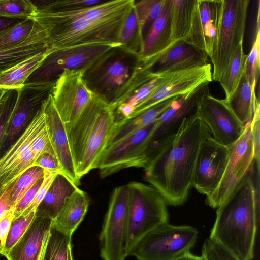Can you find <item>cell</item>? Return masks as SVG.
I'll return each instance as SVG.
<instances>
[{"label":"cell","mask_w":260,"mask_h":260,"mask_svg":"<svg viewBox=\"0 0 260 260\" xmlns=\"http://www.w3.org/2000/svg\"><path fill=\"white\" fill-rule=\"evenodd\" d=\"M134 0L103 1L80 9L59 10L37 6L34 19L45 31L53 51L75 47L106 45L119 48L121 30Z\"/></svg>","instance_id":"cell-1"},{"label":"cell","mask_w":260,"mask_h":260,"mask_svg":"<svg viewBox=\"0 0 260 260\" xmlns=\"http://www.w3.org/2000/svg\"><path fill=\"white\" fill-rule=\"evenodd\" d=\"M211 136L197 112L184 120L176 135L144 168V179L162 194L167 205L179 206L186 201L201 145Z\"/></svg>","instance_id":"cell-2"},{"label":"cell","mask_w":260,"mask_h":260,"mask_svg":"<svg viewBox=\"0 0 260 260\" xmlns=\"http://www.w3.org/2000/svg\"><path fill=\"white\" fill-rule=\"evenodd\" d=\"M259 185L254 183L252 165L229 198L217 208L209 237L241 260H252L254 257L259 221Z\"/></svg>","instance_id":"cell-3"},{"label":"cell","mask_w":260,"mask_h":260,"mask_svg":"<svg viewBox=\"0 0 260 260\" xmlns=\"http://www.w3.org/2000/svg\"><path fill=\"white\" fill-rule=\"evenodd\" d=\"M115 122L111 104L94 92L79 117L73 122L64 124L76 175L80 180L91 170L98 168Z\"/></svg>","instance_id":"cell-4"},{"label":"cell","mask_w":260,"mask_h":260,"mask_svg":"<svg viewBox=\"0 0 260 260\" xmlns=\"http://www.w3.org/2000/svg\"><path fill=\"white\" fill-rule=\"evenodd\" d=\"M209 82L178 95L155 120L146 141L141 168H145L159 151L178 133L184 120L194 115L203 97L209 92Z\"/></svg>","instance_id":"cell-5"},{"label":"cell","mask_w":260,"mask_h":260,"mask_svg":"<svg viewBox=\"0 0 260 260\" xmlns=\"http://www.w3.org/2000/svg\"><path fill=\"white\" fill-rule=\"evenodd\" d=\"M198 235V231L192 226L162 224L143 235L128 256L137 260H176L190 252Z\"/></svg>","instance_id":"cell-6"},{"label":"cell","mask_w":260,"mask_h":260,"mask_svg":"<svg viewBox=\"0 0 260 260\" xmlns=\"http://www.w3.org/2000/svg\"><path fill=\"white\" fill-rule=\"evenodd\" d=\"M129 189L127 249L155 227L168 223L167 204L162 194L151 185L139 182L127 184Z\"/></svg>","instance_id":"cell-7"},{"label":"cell","mask_w":260,"mask_h":260,"mask_svg":"<svg viewBox=\"0 0 260 260\" xmlns=\"http://www.w3.org/2000/svg\"><path fill=\"white\" fill-rule=\"evenodd\" d=\"M249 0H222L216 46L210 58L212 81L219 82L239 44L243 42Z\"/></svg>","instance_id":"cell-8"},{"label":"cell","mask_w":260,"mask_h":260,"mask_svg":"<svg viewBox=\"0 0 260 260\" xmlns=\"http://www.w3.org/2000/svg\"><path fill=\"white\" fill-rule=\"evenodd\" d=\"M128 203L127 184L115 188L100 235V255L103 260H125L128 256Z\"/></svg>","instance_id":"cell-9"},{"label":"cell","mask_w":260,"mask_h":260,"mask_svg":"<svg viewBox=\"0 0 260 260\" xmlns=\"http://www.w3.org/2000/svg\"><path fill=\"white\" fill-rule=\"evenodd\" d=\"M116 47L106 45L75 47L50 53L25 83L56 80L64 70H84L86 72Z\"/></svg>","instance_id":"cell-10"},{"label":"cell","mask_w":260,"mask_h":260,"mask_svg":"<svg viewBox=\"0 0 260 260\" xmlns=\"http://www.w3.org/2000/svg\"><path fill=\"white\" fill-rule=\"evenodd\" d=\"M229 158L222 177L214 191L206 197V204L213 208L220 206L249 171L254 159L250 122L244 126L240 138L228 146Z\"/></svg>","instance_id":"cell-11"},{"label":"cell","mask_w":260,"mask_h":260,"mask_svg":"<svg viewBox=\"0 0 260 260\" xmlns=\"http://www.w3.org/2000/svg\"><path fill=\"white\" fill-rule=\"evenodd\" d=\"M55 82L26 83L18 89L15 106L4 132L0 158L33 120L44 101L51 93Z\"/></svg>","instance_id":"cell-12"},{"label":"cell","mask_w":260,"mask_h":260,"mask_svg":"<svg viewBox=\"0 0 260 260\" xmlns=\"http://www.w3.org/2000/svg\"><path fill=\"white\" fill-rule=\"evenodd\" d=\"M116 48L84 75L90 89L103 96L109 103L128 81L136 65L133 66L129 61L131 54L121 50L122 52L116 53Z\"/></svg>","instance_id":"cell-13"},{"label":"cell","mask_w":260,"mask_h":260,"mask_svg":"<svg viewBox=\"0 0 260 260\" xmlns=\"http://www.w3.org/2000/svg\"><path fill=\"white\" fill-rule=\"evenodd\" d=\"M43 103L25 130L0 158V184L5 190L34 166L36 159L32 152L31 144L46 125Z\"/></svg>","instance_id":"cell-14"},{"label":"cell","mask_w":260,"mask_h":260,"mask_svg":"<svg viewBox=\"0 0 260 260\" xmlns=\"http://www.w3.org/2000/svg\"><path fill=\"white\" fill-rule=\"evenodd\" d=\"M85 72L84 70H64L55 80L51 95L64 124L75 121L93 95L84 79Z\"/></svg>","instance_id":"cell-15"},{"label":"cell","mask_w":260,"mask_h":260,"mask_svg":"<svg viewBox=\"0 0 260 260\" xmlns=\"http://www.w3.org/2000/svg\"><path fill=\"white\" fill-rule=\"evenodd\" d=\"M155 122V121L106 148L97 168L101 178L109 176L126 168H140L144 145L154 127Z\"/></svg>","instance_id":"cell-16"},{"label":"cell","mask_w":260,"mask_h":260,"mask_svg":"<svg viewBox=\"0 0 260 260\" xmlns=\"http://www.w3.org/2000/svg\"><path fill=\"white\" fill-rule=\"evenodd\" d=\"M212 67L206 65L170 72L157 88L138 104L128 118L136 116L167 99L184 94L205 82H211Z\"/></svg>","instance_id":"cell-17"},{"label":"cell","mask_w":260,"mask_h":260,"mask_svg":"<svg viewBox=\"0 0 260 260\" xmlns=\"http://www.w3.org/2000/svg\"><path fill=\"white\" fill-rule=\"evenodd\" d=\"M229 154L228 146L209 136L202 142L194 171L193 187L208 197L217 187L224 173Z\"/></svg>","instance_id":"cell-18"},{"label":"cell","mask_w":260,"mask_h":260,"mask_svg":"<svg viewBox=\"0 0 260 260\" xmlns=\"http://www.w3.org/2000/svg\"><path fill=\"white\" fill-rule=\"evenodd\" d=\"M197 113L209 128L212 138L229 146L242 135L244 126L238 119L225 99L216 98L208 93L201 100Z\"/></svg>","instance_id":"cell-19"},{"label":"cell","mask_w":260,"mask_h":260,"mask_svg":"<svg viewBox=\"0 0 260 260\" xmlns=\"http://www.w3.org/2000/svg\"><path fill=\"white\" fill-rule=\"evenodd\" d=\"M208 56L186 40L174 41L167 48L142 61L137 66L143 71L154 74L173 72L207 64Z\"/></svg>","instance_id":"cell-20"},{"label":"cell","mask_w":260,"mask_h":260,"mask_svg":"<svg viewBox=\"0 0 260 260\" xmlns=\"http://www.w3.org/2000/svg\"><path fill=\"white\" fill-rule=\"evenodd\" d=\"M222 0H196L191 28L186 40L211 58L215 51Z\"/></svg>","instance_id":"cell-21"},{"label":"cell","mask_w":260,"mask_h":260,"mask_svg":"<svg viewBox=\"0 0 260 260\" xmlns=\"http://www.w3.org/2000/svg\"><path fill=\"white\" fill-rule=\"evenodd\" d=\"M43 105L47 128L56 157L63 173L78 186L80 180L76 175L64 124L54 105L51 93Z\"/></svg>","instance_id":"cell-22"},{"label":"cell","mask_w":260,"mask_h":260,"mask_svg":"<svg viewBox=\"0 0 260 260\" xmlns=\"http://www.w3.org/2000/svg\"><path fill=\"white\" fill-rule=\"evenodd\" d=\"M52 222L50 219L35 216L26 232L5 257L7 260H36Z\"/></svg>","instance_id":"cell-23"},{"label":"cell","mask_w":260,"mask_h":260,"mask_svg":"<svg viewBox=\"0 0 260 260\" xmlns=\"http://www.w3.org/2000/svg\"><path fill=\"white\" fill-rule=\"evenodd\" d=\"M173 42L169 19V0H166L161 14L143 40L141 49L136 56L137 60L142 61L156 55Z\"/></svg>","instance_id":"cell-24"},{"label":"cell","mask_w":260,"mask_h":260,"mask_svg":"<svg viewBox=\"0 0 260 260\" xmlns=\"http://www.w3.org/2000/svg\"><path fill=\"white\" fill-rule=\"evenodd\" d=\"M78 188V186L66 175L57 174L37 207L35 216L53 220L59 213L67 199Z\"/></svg>","instance_id":"cell-25"},{"label":"cell","mask_w":260,"mask_h":260,"mask_svg":"<svg viewBox=\"0 0 260 260\" xmlns=\"http://www.w3.org/2000/svg\"><path fill=\"white\" fill-rule=\"evenodd\" d=\"M89 205L87 194L78 188L67 199L51 225L66 235L72 236L83 220Z\"/></svg>","instance_id":"cell-26"},{"label":"cell","mask_w":260,"mask_h":260,"mask_svg":"<svg viewBox=\"0 0 260 260\" xmlns=\"http://www.w3.org/2000/svg\"><path fill=\"white\" fill-rule=\"evenodd\" d=\"M48 48L46 34L39 25L22 43L0 50V73Z\"/></svg>","instance_id":"cell-27"},{"label":"cell","mask_w":260,"mask_h":260,"mask_svg":"<svg viewBox=\"0 0 260 260\" xmlns=\"http://www.w3.org/2000/svg\"><path fill=\"white\" fill-rule=\"evenodd\" d=\"M256 86L250 83L245 70L232 94L225 99L240 122L245 126L252 119L256 102L259 99L255 93Z\"/></svg>","instance_id":"cell-28"},{"label":"cell","mask_w":260,"mask_h":260,"mask_svg":"<svg viewBox=\"0 0 260 260\" xmlns=\"http://www.w3.org/2000/svg\"><path fill=\"white\" fill-rule=\"evenodd\" d=\"M176 96L162 101L136 116L116 121L108 146L154 122Z\"/></svg>","instance_id":"cell-29"},{"label":"cell","mask_w":260,"mask_h":260,"mask_svg":"<svg viewBox=\"0 0 260 260\" xmlns=\"http://www.w3.org/2000/svg\"><path fill=\"white\" fill-rule=\"evenodd\" d=\"M53 51H45L32 56L15 66L0 73V87L8 89H19L27 79L42 63L46 57Z\"/></svg>","instance_id":"cell-30"},{"label":"cell","mask_w":260,"mask_h":260,"mask_svg":"<svg viewBox=\"0 0 260 260\" xmlns=\"http://www.w3.org/2000/svg\"><path fill=\"white\" fill-rule=\"evenodd\" d=\"M196 0H169V19L173 41L185 40L191 28Z\"/></svg>","instance_id":"cell-31"},{"label":"cell","mask_w":260,"mask_h":260,"mask_svg":"<svg viewBox=\"0 0 260 260\" xmlns=\"http://www.w3.org/2000/svg\"><path fill=\"white\" fill-rule=\"evenodd\" d=\"M246 55L243 51V42L235 50L229 66L219 82L223 88L225 99H228L235 91L245 69Z\"/></svg>","instance_id":"cell-32"},{"label":"cell","mask_w":260,"mask_h":260,"mask_svg":"<svg viewBox=\"0 0 260 260\" xmlns=\"http://www.w3.org/2000/svg\"><path fill=\"white\" fill-rule=\"evenodd\" d=\"M71 239L72 236L51 225L44 260H74Z\"/></svg>","instance_id":"cell-33"},{"label":"cell","mask_w":260,"mask_h":260,"mask_svg":"<svg viewBox=\"0 0 260 260\" xmlns=\"http://www.w3.org/2000/svg\"><path fill=\"white\" fill-rule=\"evenodd\" d=\"M32 18L22 20L0 34V50L14 47L26 40L39 26Z\"/></svg>","instance_id":"cell-34"},{"label":"cell","mask_w":260,"mask_h":260,"mask_svg":"<svg viewBox=\"0 0 260 260\" xmlns=\"http://www.w3.org/2000/svg\"><path fill=\"white\" fill-rule=\"evenodd\" d=\"M166 1V0L135 1L134 8L143 40L154 21L161 14Z\"/></svg>","instance_id":"cell-35"},{"label":"cell","mask_w":260,"mask_h":260,"mask_svg":"<svg viewBox=\"0 0 260 260\" xmlns=\"http://www.w3.org/2000/svg\"><path fill=\"white\" fill-rule=\"evenodd\" d=\"M43 169L33 166L22 174L15 181L10 198L11 208L14 210L18 203L39 180L43 178Z\"/></svg>","instance_id":"cell-36"},{"label":"cell","mask_w":260,"mask_h":260,"mask_svg":"<svg viewBox=\"0 0 260 260\" xmlns=\"http://www.w3.org/2000/svg\"><path fill=\"white\" fill-rule=\"evenodd\" d=\"M37 11L35 3L29 0H0V17L19 20L32 18Z\"/></svg>","instance_id":"cell-37"},{"label":"cell","mask_w":260,"mask_h":260,"mask_svg":"<svg viewBox=\"0 0 260 260\" xmlns=\"http://www.w3.org/2000/svg\"><path fill=\"white\" fill-rule=\"evenodd\" d=\"M259 6L258 7L257 27L254 40L249 54L246 55L245 70L252 85L257 86L260 73Z\"/></svg>","instance_id":"cell-38"},{"label":"cell","mask_w":260,"mask_h":260,"mask_svg":"<svg viewBox=\"0 0 260 260\" xmlns=\"http://www.w3.org/2000/svg\"><path fill=\"white\" fill-rule=\"evenodd\" d=\"M35 217V212L14 219L7 235L2 255L5 256L26 232Z\"/></svg>","instance_id":"cell-39"},{"label":"cell","mask_w":260,"mask_h":260,"mask_svg":"<svg viewBox=\"0 0 260 260\" xmlns=\"http://www.w3.org/2000/svg\"><path fill=\"white\" fill-rule=\"evenodd\" d=\"M201 256L203 260H241L217 241L208 238L204 242Z\"/></svg>","instance_id":"cell-40"},{"label":"cell","mask_w":260,"mask_h":260,"mask_svg":"<svg viewBox=\"0 0 260 260\" xmlns=\"http://www.w3.org/2000/svg\"><path fill=\"white\" fill-rule=\"evenodd\" d=\"M17 89H8L0 100V148L7 122L15 106Z\"/></svg>","instance_id":"cell-41"},{"label":"cell","mask_w":260,"mask_h":260,"mask_svg":"<svg viewBox=\"0 0 260 260\" xmlns=\"http://www.w3.org/2000/svg\"><path fill=\"white\" fill-rule=\"evenodd\" d=\"M43 172L44 175L42 183L38 189L34 200L26 209L23 212L21 216L36 212L37 207L43 200L52 181L56 175L58 174L45 169H43Z\"/></svg>","instance_id":"cell-42"},{"label":"cell","mask_w":260,"mask_h":260,"mask_svg":"<svg viewBox=\"0 0 260 260\" xmlns=\"http://www.w3.org/2000/svg\"><path fill=\"white\" fill-rule=\"evenodd\" d=\"M31 150L36 159L44 153H50L55 156L46 125L32 141Z\"/></svg>","instance_id":"cell-43"},{"label":"cell","mask_w":260,"mask_h":260,"mask_svg":"<svg viewBox=\"0 0 260 260\" xmlns=\"http://www.w3.org/2000/svg\"><path fill=\"white\" fill-rule=\"evenodd\" d=\"M259 101L256 102L254 115L250 122L251 132L254 150V161L257 168H260V114Z\"/></svg>","instance_id":"cell-44"},{"label":"cell","mask_w":260,"mask_h":260,"mask_svg":"<svg viewBox=\"0 0 260 260\" xmlns=\"http://www.w3.org/2000/svg\"><path fill=\"white\" fill-rule=\"evenodd\" d=\"M101 0H58L44 4L48 7L59 10H68L92 6L103 2Z\"/></svg>","instance_id":"cell-45"},{"label":"cell","mask_w":260,"mask_h":260,"mask_svg":"<svg viewBox=\"0 0 260 260\" xmlns=\"http://www.w3.org/2000/svg\"><path fill=\"white\" fill-rule=\"evenodd\" d=\"M43 178L38 180L18 203L14 209L13 220L20 217L30 204L42 183Z\"/></svg>","instance_id":"cell-46"},{"label":"cell","mask_w":260,"mask_h":260,"mask_svg":"<svg viewBox=\"0 0 260 260\" xmlns=\"http://www.w3.org/2000/svg\"><path fill=\"white\" fill-rule=\"evenodd\" d=\"M34 166L56 173H63L56 156L50 153H44L40 155L35 161Z\"/></svg>","instance_id":"cell-47"},{"label":"cell","mask_w":260,"mask_h":260,"mask_svg":"<svg viewBox=\"0 0 260 260\" xmlns=\"http://www.w3.org/2000/svg\"><path fill=\"white\" fill-rule=\"evenodd\" d=\"M14 210H11L0 220V245L4 248L7 235L14 219Z\"/></svg>","instance_id":"cell-48"},{"label":"cell","mask_w":260,"mask_h":260,"mask_svg":"<svg viewBox=\"0 0 260 260\" xmlns=\"http://www.w3.org/2000/svg\"><path fill=\"white\" fill-rule=\"evenodd\" d=\"M15 181L5 189L0 198V220L12 210L10 206V198Z\"/></svg>","instance_id":"cell-49"},{"label":"cell","mask_w":260,"mask_h":260,"mask_svg":"<svg viewBox=\"0 0 260 260\" xmlns=\"http://www.w3.org/2000/svg\"><path fill=\"white\" fill-rule=\"evenodd\" d=\"M22 20L14 19L0 17V34L7 28L18 23Z\"/></svg>","instance_id":"cell-50"},{"label":"cell","mask_w":260,"mask_h":260,"mask_svg":"<svg viewBox=\"0 0 260 260\" xmlns=\"http://www.w3.org/2000/svg\"><path fill=\"white\" fill-rule=\"evenodd\" d=\"M49 235V231L46 234V235L45 236V237L43 239L40 252H39L36 260H44L45 252V250H46V246H47V242H48V240Z\"/></svg>","instance_id":"cell-51"},{"label":"cell","mask_w":260,"mask_h":260,"mask_svg":"<svg viewBox=\"0 0 260 260\" xmlns=\"http://www.w3.org/2000/svg\"><path fill=\"white\" fill-rule=\"evenodd\" d=\"M176 260H203L201 256H198L189 252Z\"/></svg>","instance_id":"cell-52"},{"label":"cell","mask_w":260,"mask_h":260,"mask_svg":"<svg viewBox=\"0 0 260 260\" xmlns=\"http://www.w3.org/2000/svg\"><path fill=\"white\" fill-rule=\"evenodd\" d=\"M6 91L7 89L0 87V100Z\"/></svg>","instance_id":"cell-53"},{"label":"cell","mask_w":260,"mask_h":260,"mask_svg":"<svg viewBox=\"0 0 260 260\" xmlns=\"http://www.w3.org/2000/svg\"><path fill=\"white\" fill-rule=\"evenodd\" d=\"M5 190L4 189L3 186L0 184V198L3 194V192H4Z\"/></svg>","instance_id":"cell-54"},{"label":"cell","mask_w":260,"mask_h":260,"mask_svg":"<svg viewBox=\"0 0 260 260\" xmlns=\"http://www.w3.org/2000/svg\"><path fill=\"white\" fill-rule=\"evenodd\" d=\"M3 247L0 245V255H2V252H3Z\"/></svg>","instance_id":"cell-55"}]
</instances>
